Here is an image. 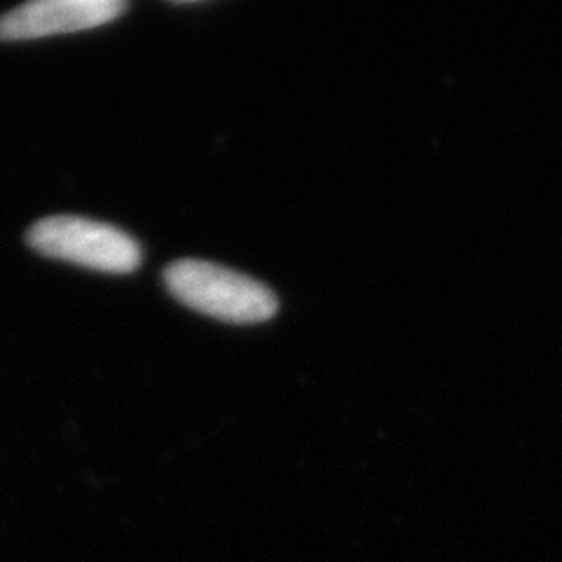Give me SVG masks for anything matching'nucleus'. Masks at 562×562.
Wrapping results in <instances>:
<instances>
[{"label": "nucleus", "mask_w": 562, "mask_h": 562, "mask_svg": "<svg viewBox=\"0 0 562 562\" xmlns=\"http://www.w3.org/2000/svg\"><path fill=\"white\" fill-rule=\"evenodd\" d=\"M165 286L181 305L225 324H262L279 310L274 291L262 281L209 260H173Z\"/></svg>", "instance_id": "nucleus-1"}, {"label": "nucleus", "mask_w": 562, "mask_h": 562, "mask_svg": "<svg viewBox=\"0 0 562 562\" xmlns=\"http://www.w3.org/2000/svg\"><path fill=\"white\" fill-rule=\"evenodd\" d=\"M130 10L122 0H35L0 14V41H35L111 24Z\"/></svg>", "instance_id": "nucleus-3"}, {"label": "nucleus", "mask_w": 562, "mask_h": 562, "mask_svg": "<svg viewBox=\"0 0 562 562\" xmlns=\"http://www.w3.org/2000/svg\"><path fill=\"white\" fill-rule=\"evenodd\" d=\"M26 244L45 258L105 274H132L144 260V251L132 235L82 216H49L33 223Z\"/></svg>", "instance_id": "nucleus-2"}]
</instances>
